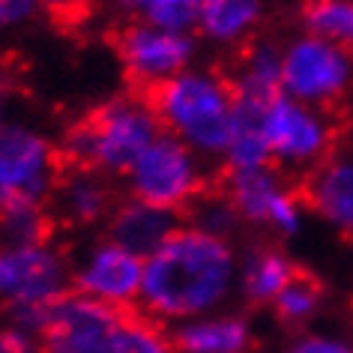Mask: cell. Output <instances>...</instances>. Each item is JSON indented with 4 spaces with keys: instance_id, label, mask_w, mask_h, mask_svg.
I'll return each instance as SVG.
<instances>
[{
    "instance_id": "cell-7",
    "label": "cell",
    "mask_w": 353,
    "mask_h": 353,
    "mask_svg": "<svg viewBox=\"0 0 353 353\" xmlns=\"http://www.w3.org/2000/svg\"><path fill=\"white\" fill-rule=\"evenodd\" d=\"M210 195L222 201L236 222L270 228L272 234H294L299 228V201L288 176L276 168H228L210 176Z\"/></svg>"
},
{
    "instance_id": "cell-26",
    "label": "cell",
    "mask_w": 353,
    "mask_h": 353,
    "mask_svg": "<svg viewBox=\"0 0 353 353\" xmlns=\"http://www.w3.org/2000/svg\"><path fill=\"white\" fill-rule=\"evenodd\" d=\"M0 96H3V84H0Z\"/></svg>"
},
{
    "instance_id": "cell-24",
    "label": "cell",
    "mask_w": 353,
    "mask_h": 353,
    "mask_svg": "<svg viewBox=\"0 0 353 353\" xmlns=\"http://www.w3.org/2000/svg\"><path fill=\"white\" fill-rule=\"evenodd\" d=\"M288 353H353L350 344L339 339H323V335H303L288 347Z\"/></svg>"
},
{
    "instance_id": "cell-17",
    "label": "cell",
    "mask_w": 353,
    "mask_h": 353,
    "mask_svg": "<svg viewBox=\"0 0 353 353\" xmlns=\"http://www.w3.org/2000/svg\"><path fill=\"white\" fill-rule=\"evenodd\" d=\"M303 270L279 243H258L243 267V299L249 308H270L276 296L290 285V279Z\"/></svg>"
},
{
    "instance_id": "cell-10",
    "label": "cell",
    "mask_w": 353,
    "mask_h": 353,
    "mask_svg": "<svg viewBox=\"0 0 353 353\" xmlns=\"http://www.w3.org/2000/svg\"><path fill=\"white\" fill-rule=\"evenodd\" d=\"M72 288L63 252L51 245L0 243V305H10L19 326Z\"/></svg>"
},
{
    "instance_id": "cell-13",
    "label": "cell",
    "mask_w": 353,
    "mask_h": 353,
    "mask_svg": "<svg viewBox=\"0 0 353 353\" xmlns=\"http://www.w3.org/2000/svg\"><path fill=\"white\" fill-rule=\"evenodd\" d=\"M141 285H144V258L111 240L96 245L90 261L72 276V290L117 308L138 305Z\"/></svg>"
},
{
    "instance_id": "cell-20",
    "label": "cell",
    "mask_w": 353,
    "mask_h": 353,
    "mask_svg": "<svg viewBox=\"0 0 353 353\" xmlns=\"http://www.w3.org/2000/svg\"><path fill=\"white\" fill-rule=\"evenodd\" d=\"M323 299H326V285L323 279L312 272L308 267H303L296 272L294 279H290V285L281 290L276 296V303H272V314H276V321L285 326V330H303L305 323H312L317 312L323 308Z\"/></svg>"
},
{
    "instance_id": "cell-22",
    "label": "cell",
    "mask_w": 353,
    "mask_h": 353,
    "mask_svg": "<svg viewBox=\"0 0 353 353\" xmlns=\"http://www.w3.org/2000/svg\"><path fill=\"white\" fill-rule=\"evenodd\" d=\"M60 33H75L90 19V0H37Z\"/></svg>"
},
{
    "instance_id": "cell-4",
    "label": "cell",
    "mask_w": 353,
    "mask_h": 353,
    "mask_svg": "<svg viewBox=\"0 0 353 353\" xmlns=\"http://www.w3.org/2000/svg\"><path fill=\"white\" fill-rule=\"evenodd\" d=\"M261 135L267 144L270 168L296 183L326 159L341 153L353 135V114L350 108H314L281 93L261 114Z\"/></svg>"
},
{
    "instance_id": "cell-2",
    "label": "cell",
    "mask_w": 353,
    "mask_h": 353,
    "mask_svg": "<svg viewBox=\"0 0 353 353\" xmlns=\"http://www.w3.org/2000/svg\"><path fill=\"white\" fill-rule=\"evenodd\" d=\"M162 135L159 120L129 90L111 96L66 126L57 141V156L63 168L96 171L105 176H123L132 171L138 156Z\"/></svg>"
},
{
    "instance_id": "cell-8",
    "label": "cell",
    "mask_w": 353,
    "mask_h": 353,
    "mask_svg": "<svg viewBox=\"0 0 353 353\" xmlns=\"http://www.w3.org/2000/svg\"><path fill=\"white\" fill-rule=\"evenodd\" d=\"M105 42L114 51L123 69L126 90L168 81L189 69V60L195 54V37L192 33H174L165 28L126 19L117 21L105 33Z\"/></svg>"
},
{
    "instance_id": "cell-12",
    "label": "cell",
    "mask_w": 353,
    "mask_h": 353,
    "mask_svg": "<svg viewBox=\"0 0 353 353\" xmlns=\"http://www.w3.org/2000/svg\"><path fill=\"white\" fill-rule=\"evenodd\" d=\"M290 186L299 207L323 219L339 236L353 243V153L341 150Z\"/></svg>"
},
{
    "instance_id": "cell-18",
    "label": "cell",
    "mask_w": 353,
    "mask_h": 353,
    "mask_svg": "<svg viewBox=\"0 0 353 353\" xmlns=\"http://www.w3.org/2000/svg\"><path fill=\"white\" fill-rule=\"evenodd\" d=\"M263 21H267L263 0H201L195 33L236 48L261 37Z\"/></svg>"
},
{
    "instance_id": "cell-23",
    "label": "cell",
    "mask_w": 353,
    "mask_h": 353,
    "mask_svg": "<svg viewBox=\"0 0 353 353\" xmlns=\"http://www.w3.org/2000/svg\"><path fill=\"white\" fill-rule=\"evenodd\" d=\"M0 353H39L37 335L24 326H0Z\"/></svg>"
},
{
    "instance_id": "cell-6",
    "label": "cell",
    "mask_w": 353,
    "mask_h": 353,
    "mask_svg": "<svg viewBox=\"0 0 353 353\" xmlns=\"http://www.w3.org/2000/svg\"><path fill=\"white\" fill-rule=\"evenodd\" d=\"M126 312L69 288L33 314L24 330H33L39 353H120Z\"/></svg>"
},
{
    "instance_id": "cell-11",
    "label": "cell",
    "mask_w": 353,
    "mask_h": 353,
    "mask_svg": "<svg viewBox=\"0 0 353 353\" xmlns=\"http://www.w3.org/2000/svg\"><path fill=\"white\" fill-rule=\"evenodd\" d=\"M353 57L314 37H299L281 48V90L290 99L326 111L350 108Z\"/></svg>"
},
{
    "instance_id": "cell-14",
    "label": "cell",
    "mask_w": 353,
    "mask_h": 353,
    "mask_svg": "<svg viewBox=\"0 0 353 353\" xmlns=\"http://www.w3.org/2000/svg\"><path fill=\"white\" fill-rule=\"evenodd\" d=\"M120 201L123 195L111 186V176L60 165L57 186L51 195V210L60 228H90L108 222Z\"/></svg>"
},
{
    "instance_id": "cell-9",
    "label": "cell",
    "mask_w": 353,
    "mask_h": 353,
    "mask_svg": "<svg viewBox=\"0 0 353 353\" xmlns=\"http://www.w3.org/2000/svg\"><path fill=\"white\" fill-rule=\"evenodd\" d=\"M57 176V144L24 126L0 123V210L51 207Z\"/></svg>"
},
{
    "instance_id": "cell-15",
    "label": "cell",
    "mask_w": 353,
    "mask_h": 353,
    "mask_svg": "<svg viewBox=\"0 0 353 353\" xmlns=\"http://www.w3.org/2000/svg\"><path fill=\"white\" fill-rule=\"evenodd\" d=\"M180 225H183V216L141 204V201L126 195L111 213V219L105 222V240L117 243L147 261Z\"/></svg>"
},
{
    "instance_id": "cell-16",
    "label": "cell",
    "mask_w": 353,
    "mask_h": 353,
    "mask_svg": "<svg viewBox=\"0 0 353 353\" xmlns=\"http://www.w3.org/2000/svg\"><path fill=\"white\" fill-rule=\"evenodd\" d=\"M174 353H252L254 332L240 314L192 317L180 326H171Z\"/></svg>"
},
{
    "instance_id": "cell-25",
    "label": "cell",
    "mask_w": 353,
    "mask_h": 353,
    "mask_svg": "<svg viewBox=\"0 0 353 353\" xmlns=\"http://www.w3.org/2000/svg\"><path fill=\"white\" fill-rule=\"evenodd\" d=\"M37 10H39L37 0H0V28L24 24Z\"/></svg>"
},
{
    "instance_id": "cell-19",
    "label": "cell",
    "mask_w": 353,
    "mask_h": 353,
    "mask_svg": "<svg viewBox=\"0 0 353 353\" xmlns=\"http://www.w3.org/2000/svg\"><path fill=\"white\" fill-rule=\"evenodd\" d=\"M296 21L305 37H314L353 57V0H303Z\"/></svg>"
},
{
    "instance_id": "cell-1",
    "label": "cell",
    "mask_w": 353,
    "mask_h": 353,
    "mask_svg": "<svg viewBox=\"0 0 353 353\" xmlns=\"http://www.w3.org/2000/svg\"><path fill=\"white\" fill-rule=\"evenodd\" d=\"M231 281V243L222 234L183 222L144 261L138 305L159 321H192L222 303Z\"/></svg>"
},
{
    "instance_id": "cell-21",
    "label": "cell",
    "mask_w": 353,
    "mask_h": 353,
    "mask_svg": "<svg viewBox=\"0 0 353 353\" xmlns=\"http://www.w3.org/2000/svg\"><path fill=\"white\" fill-rule=\"evenodd\" d=\"M120 6L129 12V19L174 33H192L201 12V0H120Z\"/></svg>"
},
{
    "instance_id": "cell-3",
    "label": "cell",
    "mask_w": 353,
    "mask_h": 353,
    "mask_svg": "<svg viewBox=\"0 0 353 353\" xmlns=\"http://www.w3.org/2000/svg\"><path fill=\"white\" fill-rule=\"evenodd\" d=\"M129 93L147 105L162 132L180 138L195 153L225 159L236 129V102L216 66L210 72L186 69L168 81Z\"/></svg>"
},
{
    "instance_id": "cell-5",
    "label": "cell",
    "mask_w": 353,
    "mask_h": 353,
    "mask_svg": "<svg viewBox=\"0 0 353 353\" xmlns=\"http://www.w3.org/2000/svg\"><path fill=\"white\" fill-rule=\"evenodd\" d=\"M210 176L195 150L162 132L126 174V195L186 219L210 195Z\"/></svg>"
}]
</instances>
